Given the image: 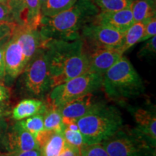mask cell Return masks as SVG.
<instances>
[{
    "label": "cell",
    "instance_id": "1",
    "mask_svg": "<svg viewBox=\"0 0 156 156\" xmlns=\"http://www.w3.org/2000/svg\"><path fill=\"white\" fill-rule=\"evenodd\" d=\"M51 88L89 72L88 58L82 38L48 39L44 46Z\"/></svg>",
    "mask_w": 156,
    "mask_h": 156
},
{
    "label": "cell",
    "instance_id": "2",
    "mask_svg": "<svg viewBox=\"0 0 156 156\" xmlns=\"http://www.w3.org/2000/svg\"><path fill=\"white\" fill-rule=\"evenodd\" d=\"M100 12L92 0H78L65 10L42 16L38 30L47 39L73 41L80 38L83 28Z\"/></svg>",
    "mask_w": 156,
    "mask_h": 156
},
{
    "label": "cell",
    "instance_id": "3",
    "mask_svg": "<svg viewBox=\"0 0 156 156\" xmlns=\"http://www.w3.org/2000/svg\"><path fill=\"white\" fill-rule=\"evenodd\" d=\"M102 87L107 96L117 101L139 97L145 89L142 77L123 56L103 75Z\"/></svg>",
    "mask_w": 156,
    "mask_h": 156
},
{
    "label": "cell",
    "instance_id": "4",
    "mask_svg": "<svg viewBox=\"0 0 156 156\" xmlns=\"http://www.w3.org/2000/svg\"><path fill=\"white\" fill-rule=\"evenodd\" d=\"M83 136L84 143L91 145L102 142L123 126V119L119 109L99 102L90 112L77 120Z\"/></svg>",
    "mask_w": 156,
    "mask_h": 156
},
{
    "label": "cell",
    "instance_id": "5",
    "mask_svg": "<svg viewBox=\"0 0 156 156\" xmlns=\"http://www.w3.org/2000/svg\"><path fill=\"white\" fill-rule=\"evenodd\" d=\"M102 145L109 156H155V142L136 127L122 126Z\"/></svg>",
    "mask_w": 156,
    "mask_h": 156
},
{
    "label": "cell",
    "instance_id": "6",
    "mask_svg": "<svg viewBox=\"0 0 156 156\" xmlns=\"http://www.w3.org/2000/svg\"><path fill=\"white\" fill-rule=\"evenodd\" d=\"M103 76L87 72L54 87L48 98V103L59 107L74 99L90 94L102 87Z\"/></svg>",
    "mask_w": 156,
    "mask_h": 156
},
{
    "label": "cell",
    "instance_id": "7",
    "mask_svg": "<svg viewBox=\"0 0 156 156\" xmlns=\"http://www.w3.org/2000/svg\"><path fill=\"white\" fill-rule=\"evenodd\" d=\"M24 84L30 95L41 97L50 88L51 79L45 48H41L25 68Z\"/></svg>",
    "mask_w": 156,
    "mask_h": 156
},
{
    "label": "cell",
    "instance_id": "8",
    "mask_svg": "<svg viewBox=\"0 0 156 156\" xmlns=\"http://www.w3.org/2000/svg\"><path fill=\"white\" fill-rule=\"evenodd\" d=\"M124 34L92 20L85 25L80 32V38L86 49L117 48L122 44Z\"/></svg>",
    "mask_w": 156,
    "mask_h": 156
},
{
    "label": "cell",
    "instance_id": "9",
    "mask_svg": "<svg viewBox=\"0 0 156 156\" xmlns=\"http://www.w3.org/2000/svg\"><path fill=\"white\" fill-rule=\"evenodd\" d=\"M4 61L6 75L12 79L20 75L27 65L21 45L14 35H12L5 46Z\"/></svg>",
    "mask_w": 156,
    "mask_h": 156
},
{
    "label": "cell",
    "instance_id": "10",
    "mask_svg": "<svg viewBox=\"0 0 156 156\" xmlns=\"http://www.w3.org/2000/svg\"><path fill=\"white\" fill-rule=\"evenodd\" d=\"M12 35L16 37L23 48L27 64L41 48L44 47L48 39L43 36L38 29L17 25Z\"/></svg>",
    "mask_w": 156,
    "mask_h": 156
},
{
    "label": "cell",
    "instance_id": "11",
    "mask_svg": "<svg viewBox=\"0 0 156 156\" xmlns=\"http://www.w3.org/2000/svg\"><path fill=\"white\" fill-rule=\"evenodd\" d=\"M3 140L9 153L40 149L34 136L23 129L18 122L6 132Z\"/></svg>",
    "mask_w": 156,
    "mask_h": 156
},
{
    "label": "cell",
    "instance_id": "12",
    "mask_svg": "<svg viewBox=\"0 0 156 156\" xmlns=\"http://www.w3.org/2000/svg\"><path fill=\"white\" fill-rule=\"evenodd\" d=\"M88 58L89 72L103 75L112 66L123 56L118 48H93L86 49Z\"/></svg>",
    "mask_w": 156,
    "mask_h": 156
},
{
    "label": "cell",
    "instance_id": "13",
    "mask_svg": "<svg viewBox=\"0 0 156 156\" xmlns=\"http://www.w3.org/2000/svg\"><path fill=\"white\" fill-rule=\"evenodd\" d=\"M93 21L111 27L122 34H124L134 23L131 7L116 12H100Z\"/></svg>",
    "mask_w": 156,
    "mask_h": 156
},
{
    "label": "cell",
    "instance_id": "14",
    "mask_svg": "<svg viewBox=\"0 0 156 156\" xmlns=\"http://www.w3.org/2000/svg\"><path fill=\"white\" fill-rule=\"evenodd\" d=\"M100 101H96L92 93L74 99L58 107L62 117L77 120L88 114Z\"/></svg>",
    "mask_w": 156,
    "mask_h": 156
},
{
    "label": "cell",
    "instance_id": "15",
    "mask_svg": "<svg viewBox=\"0 0 156 156\" xmlns=\"http://www.w3.org/2000/svg\"><path fill=\"white\" fill-rule=\"evenodd\" d=\"M132 112L137 124L136 128L153 142H156L155 112L144 108H136L133 109Z\"/></svg>",
    "mask_w": 156,
    "mask_h": 156
},
{
    "label": "cell",
    "instance_id": "16",
    "mask_svg": "<svg viewBox=\"0 0 156 156\" xmlns=\"http://www.w3.org/2000/svg\"><path fill=\"white\" fill-rule=\"evenodd\" d=\"M46 104L38 99L29 98L21 101L11 112L12 117L15 120L20 121L38 114H44Z\"/></svg>",
    "mask_w": 156,
    "mask_h": 156
},
{
    "label": "cell",
    "instance_id": "17",
    "mask_svg": "<svg viewBox=\"0 0 156 156\" xmlns=\"http://www.w3.org/2000/svg\"><path fill=\"white\" fill-rule=\"evenodd\" d=\"M41 17V7L39 0H23V9L20 19V25L38 29Z\"/></svg>",
    "mask_w": 156,
    "mask_h": 156
},
{
    "label": "cell",
    "instance_id": "18",
    "mask_svg": "<svg viewBox=\"0 0 156 156\" xmlns=\"http://www.w3.org/2000/svg\"><path fill=\"white\" fill-rule=\"evenodd\" d=\"M130 7L134 23L147 22L155 16V0H134Z\"/></svg>",
    "mask_w": 156,
    "mask_h": 156
},
{
    "label": "cell",
    "instance_id": "19",
    "mask_svg": "<svg viewBox=\"0 0 156 156\" xmlns=\"http://www.w3.org/2000/svg\"><path fill=\"white\" fill-rule=\"evenodd\" d=\"M147 22L134 23V24L124 33L122 44L119 47L117 48L121 53L124 54L136 43L140 41V39L143 36L145 24Z\"/></svg>",
    "mask_w": 156,
    "mask_h": 156
},
{
    "label": "cell",
    "instance_id": "20",
    "mask_svg": "<svg viewBox=\"0 0 156 156\" xmlns=\"http://www.w3.org/2000/svg\"><path fill=\"white\" fill-rule=\"evenodd\" d=\"M65 143L62 133L53 132L40 146L41 156H58L63 151Z\"/></svg>",
    "mask_w": 156,
    "mask_h": 156
},
{
    "label": "cell",
    "instance_id": "21",
    "mask_svg": "<svg viewBox=\"0 0 156 156\" xmlns=\"http://www.w3.org/2000/svg\"><path fill=\"white\" fill-rule=\"evenodd\" d=\"M43 116L44 129L51 130L58 133L63 132L64 126L62 123V116L57 107L47 103Z\"/></svg>",
    "mask_w": 156,
    "mask_h": 156
},
{
    "label": "cell",
    "instance_id": "22",
    "mask_svg": "<svg viewBox=\"0 0 156 156\" xmlns=\"http://www.w3.org/2000/svg\"><path fill=\"white\" fill-rule=\"evenodd\" d=\"M99 11L116 12L131 7L133 0H92Z\"/></svg>",
    "mask_w": 156,
    "mask_h": 156
},
{
    "label": "cell",
    "instance_id": "23",
    "mask_svg": "<svg viewBox=\"0 0 156 156\" xmlns=\"http://www.w3.org/2000/svg\"><path fill=\"white\" fill-rule=\"evenodd\" d=\"M78 0H48L41 9L42 16H52L60 12L65 10Z\"/></svg>",
    "mask_w": 156,
    "mask_h": 156
},
{
    "label": "cell",
    "instance_id": "24",
    "mask_svg": "<svg viewBox=\"0 0 156 156\" xmlns=\"http://www.w3.org/2000/svg\"><path fill=\"white\" fill-rule=\"evenodd\" d=\"M20 125L25 130L28 131L35 136L36 134L44 129V116L42 114H38L20 120L18 122Z\"/></svg>",
    "mask_w": 156,
    "mask_h": 156
},
{
    "label": "cell",
    "instance_id": "25",
    "mask_svg": "<svg viewBox=\"0 0 156 156\" xmlns=\"http://www.w3.org/2000/svg\"><path fill=\"white\" fill-rule=\"evenodd\" d=\"M62 134H63L64 140L67 143L70 145L78 147L81 151V148L85 145V143H84L83 136L80 132L73 131L67 127H64Z\"/></svg>",
    "mask_w": 156,
    "mask_h": 156
},
{
    "label": "cell",
    "instance_id": "26",
    "mask_svg": "<svg viewBox=\"0 0 156 156\" xmlns=\"http://www.w3.org/2000/svg\"><path fill=\"white\" fill-rule=\"evenodd\" d=\"M81 156H109L101 143L85 144L81 148Z\"/></svg>",
    "mask_w": 156,
    "mask_h": 156
},
{
    "label": "cell",
    "instance_id": "27",
    "mask_svg": "<svg viewBox=\"0 0 156 156\" xmlns=\"http://www.w3.org/2000/svg\"><path fill=\"white\" fill-rule=\"evenodd\" d=\"M147 41L138 52V56L140 58L153 56L155 55L156 51V37L153 36L147 40Z\"/></svg>",
    "mask_w": 156,
    "mask_h": 156
},
{
    "label": "cell",
    "instance_id": "28",
    "mask_svg": "<svg viewBox=\"0 0 156 156\" xmlns=\"http://www.w3.org/2000/svg\"><path fill=\"white\" fill-rule=\"evenodd\" d=\"M17 25L15 23L0 21V41L9 38Z\"/></svg>",
    "mask_w": 156,
    "mask_h": 156
},
{
    "label": "cell",
    "instance_id": "29",
    "mask_svg": "<svg viewBox=\"0 0 156 156\" xmlns=\"http://www.w3.org/2000/svg\"><path fill=\"white\" fill-rule=\"evenodd\" d=\"M156 34V17L154 16L148 22L145 24V30H144L143 36L140 39V41H145L148 40L149 38L155 36Z\"/></svg>",
    "mask_w": 156,
    "mask_h": 156
},
{
    "label": "cell",
    "instance_id": "30",
    "mask_svg": "<svg viewBox=\"0 0 156 156\" xmlns=\"http://www.w3.org/2000/svg\"><path fill=\"white\" fill-rule=\"evenodd\" d=\"M0 21L16 23L14 13L7 4L0 3Z\"/></svg>",
    "mask_w": 156,
    "mask_h": 156
},
{
    "label": "cell",
    "instance_id": "31",
    "mask_svg": "<svg viewBox=\"0 0 156 156\" xmlns=\"http://www.w3.org/2000/svg\"><path fill=\"white\" fill-rule=\"evenodd\" d=\"M7 5L14 13L16 23L20 25V19L23 9V0H7Z\"/></svg>",
    "mask_w": 156,
    "mask_h": 156
},
{
    "label": "cell",
    "instance_id": "32",
    "mask_svg": "<svg viewBox=\"0 0 156 156\" xmlns=\"http://www.w3.org/2000/svg\"><path fill=\"white\" fill-rule=\"evenodd\" d=\"M9 38H5L3 40L0 41V81L1 82H3L6 76L5 61H4V50H5V46L6 43L9 40Z\"/></svg>",
    "mask_w": 156,
    "mask_h": 156
},
{
    "label": "cell",
    "instance_id": "33",
    "mask_svg": "<svg viewBox=\"0 0 156 156\" xmlns=\"http://www.w3.org/2000/svg\"><path fill=\"white\" fill-rule=\"evenodd\" d=\"M58 156H81L80 150L66 142L63 151Z\"/></svg>",
    "mask_w": 156,
    "mask_h": 156
},
{
    "label": "cell",
    "instance_id": "34",
    "mask_svg": "<svg viewBox=\"0 0 156 156\" xmlns=\"http://www.w3.org/2000/svg\"><path fill=\"white\" fill-rule=\"evenodd\" d=\"M10 97V90L6 87L2 82L0 81V102H5L8 101Z\"/></svg>",
    "mask_w": 156,
    "mask_h": 156
},
{
    "label": "cell",
    "instance_id": "35",
    "mask_svg": "<svg viewBox=\"0 0 156 156\" xmlns=\"http://www.w3.org/2000/svg\"><path fill=\"white\" fill-rule=\"evenodd\" d=\"M13 156H41V152L40 149H34L30 151L16 152L12 153Z\"/></svg>",
    "mask_w": 156,
    "mask_h": 156
},
{
    "label": "cell",
    "instance_id": "36",
    "mask_svg": "<svg viewBox=\"0 0 156 156\" xmlns=\"http://www.w3.org/2000/svg\"><path fill=\"white\" fill-rule=\"evenodd\" d=\"M11 114L9 104L6 102H0V117L8 116Z\"/></svg>",
    "mask_w": 156,
    "mask_h": 156
},
{
    "label": "cell",
    "instance_id": "37",
    "mask_svg": "<svg viewBox=\"0 0 156 156\" xmlns=\"http://www.w3.org/2000/svg\"><path fill=\"white\" fill-rule=\"evenodd\" d=\"M7 129V124L4 117H0V139L4 137Z\"/></svg>",
    "mask_w": 156,
    "mask_h": 156
},
{
    "label": "cell",
    "instance_id": "38",
    "mask_svg": "<svg viewBox=\"0 0 156 156\" xmlns=\"http://www.w3.org/2000/svg\"><path fill=\"white\" fill-rule=\"evenodd\" d=\"M40 1V5H41V9L43 7H44V5H46V3L47 2L48 0H39Z\"/></svg>",
    "mask_w": 156,
    "mask_h": 156
},
{
    "label": "cell",
    "instance_id": "39",
    "mask_svg": "<svg viewBox=\"0 0 156 156\" xmlns=\"http://www.w3.org/2000/svg\"><path fill=\"white\" fill-rule=\"evenodd\" d=\"M1 156H13V155L12 153H2Z\"/></svg>",
    "mask_w": 156,
    "mask_h": 156
},
{
    "label": "cell",
    "instance_id": "40",
    "mask_svg": "<svg viewBox=\"0 0 156 156\" xmlns=\"http://www.w3.org/2000/svg\"><path fill=\"white\" fill-rule=\"evenodd\" d=\"M0 3H4V4H7L5 0H0Z\"/></svg>",
    "mask_w": 156,
    "mask_h": 156
},
{
    "label": "cell",
    "instance_id": "41",
    "mask_svg": "<svg viewBox=\"0 0 156 156\" xmlns=\"http://www.w3.org/2000/svg\"><path fill=\"white\" fill-rule=\"evenodd\" d=\"M5 1H6V2H7V0H5Z\"/></svg>",
    "mask_w": 156,
    "mask_h": 156
},
{
    "label": "cell",
    "instance_id": "42",
    "mask_svg": "<svg viewBox=\"0 0 156 156\" xmlns=\"http://www.w3.org/2000/svg\"><path fill=\"white\" fill-rule=\"evenodd\" d=\"M1 155H2V153H0V156H1Z\"/></svg>",
    "mask_w": 156,
    "mask_h": 156
},
{
    "label": "cell",
    "instance_id": "43",
    "mask_svg": "<svg viewBox=\"0 0 156 156\" xmlns=\"http://www.w3.org/2000/svg\"><path fill=\"white\" fill-rule=\"evenodd\" d=\"M133 1H134V0H133Z\"/></svg>",
    "mask_w": 156,
    "mask_h": 156
}]
</instances>
